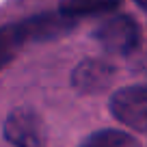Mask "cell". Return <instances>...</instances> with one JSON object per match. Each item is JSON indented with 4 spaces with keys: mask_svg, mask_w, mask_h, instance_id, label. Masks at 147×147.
Listing matches in <instances>:
<instances>
[{
    "mask_svg": "<svg viewBox=\"0 0 147 147\" xmlns=\"http://www.w3.org/2000/svg\"><path fill=\"white\" fill-rule=\"evenodd\" d=\"M69 20H63L61 15H41V18L26 20L22 24H11V26L0 28V69L5 67L18 50L28 41L37 39H50L56 35V30H67Z\"/></svg>",
    "mask_w": 147,
    "mask_h": 147,
    "instance_id": "cell-1",
    "label": "cell"
},
{
    "mask_svg": "<svg viewBox=\"0 0 147 147\" xmlns=\"http://www.w3.org/2000/svg\"><path fill=\"white\" fill-rule=\"evenodd\" d=\"M95 43L108 54L128 56L141 43V30L134 18L125 13H108L93 28Z\"/></svg>",
    "mask_w": 147,
    "mask_h": 147,
    "instance_id": "cell-2",
    "label": "cell"
},
{
    "mask_svg": "<svg viewBox=\"0 0 147 147\" xmlns=\"http://www.w3.org/2000/svg\"><path fill=\"white\" fill-rule=\"evenodd\" d=\"M108 110L132 132L147 134V84H128L108 100Z\"/></svg>",
    "mask_w": 147,
    "mask_h": 147,
    "instance_id": "cell-3",
    "label": "cell"
},
{
    "mask_svg": "<svg viewBox=\"0 0 147 147\" xmlns=\"http://www.w3.org/2000/svg\"><path fill=\"white\" fill-rule=\"evenodd\" d=\"M2 134L13 147H46V125L30 106H18L5 117Z\"/></svg>",
    "mask_w": 147,
    "mask_h": 147,
    "instance_id": "cell-4",
    "label": "cell"
},
{
    "mask_svg": "<svg viewBox=\"0 0 147 147\" xmlns=\"http://www.w3.org/2000/svg\"><path fill=\"white\" fill-rule=\"evenodd\" d=\"M115 78V65L104 59H84L71 69V87L78 93H102Z\"/></svg>",
    "mask_w": 147,
    "mask_h": 147,
    "instance_id": "cell-5",
    "label": "cell"
},
{
    "mask_svg": "<svg viewBox=\"0 0 147 147\" xmlns=\"http://www.w3.org/2000/svg\"><path fill=\"white\" fill-rule=\"evenodd\" d=\"M119 5L121 0H59V15L71 22L87 15H108Z\"/></svg>",
    "mask_w": 147,
    "mask_h": 147,
    "instance_id": "cell-6",
    "label": "cell"
},
{
    "mask_svg": "<svg viewBox=\"0 0 147 147\" xmlns=\"http://www.w3.org/2000/svg\"><path fill=\"white\" fill-rule=\"evenodd\" d=\"M78 147H141L138 141L132 134L123 132V130H97V132L89 134Z\"/></svg>",
    "mask_w": 147,
    "mask_h": 147,
    "instance_id": "cell-7",
    "label": "cell"
},
{
    "mask_svg": "<svg viewBox=\"0 0 147 147\" xmlns=\"http://www.w3.org/2000/svg\"><path fill=\"white\" fill-rule=\"evenodd\" d=\"M134 2H136V5H138V7H141V9L147 13V0H134Z\"/></svg>",
    "mask_w": 147,
    "mask_h": 147,
    "instance_id": "cell-8",
    "label": "cell"
}]
</instances>
